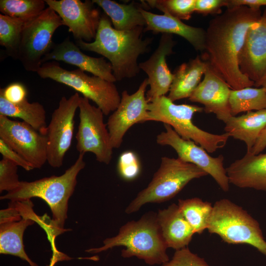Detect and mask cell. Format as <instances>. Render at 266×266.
<instances>
[{"label":"cell","instance_id":"6da1fadb","mask_svg":"<svg viewBox=\"0 0 266 266\" xmlns=\"http://www.w3.org/2000/svg\"><path fill=\"white\" fill-rule=\"evenodd\" d=\"M262 14L261 9L245 6L227 8L212 19L205 30L201 58L233 90L254 85L240 71L239 59L248 29Z\"/></svg>","mask_w":266,"mask_h":266},{"label":"cell","instance_id":"7a4b0ae2","mask_svg":"<svg viewBox=\"0 0 266 266\" xmlns=\"http://www.w3.org/2000/svg\"><path fill=\"white\" fill-rule=\"evenodd\" d=\"M144 27L130 31H118L106 14L101 15L93 41H75L83 50L95 52L107 59L116 81L136 76L139 72V57L149 50L152 39L143 38Z\"/></svg>","mask_w":266,"mask_h":266},{"label":"cell","instance_id":"3957f363","mask_svg":"<svg viewBox=\"0 0 266 266\" xmlns=\"http://www.w3.org/2000/svg\"><path fill=\"white\" fill-rule=\"evenodd\" d=\"M84 155L79 154L74 163L60 176L52 175L31 182L21 181L15 189L1 196L0 200L22 201L34 197L42 199L52 213L47 230L54 238L66 231L64 226L68 202L77 184V175L85 166Z\"/></svg>","mask_w":266,"mask_h":266},{"label":"cell","instance_id":"277c9868","mask_svg":"<svg viewBox=\"0 0 266 266\" xmlns=\"http://www.w3.org/2000/svg\"><path fill=\"white\" fill-rule=\"evenodd\" d=\"M103 244L101 247L86 251L98 253L122 246L125 247L121 253L124 258L135 256L150 265H162L169 260L157 213L153 212L146 213L137 221L124 224L116 235L104 239Z\"/></svg>","mask_w":266,"mask_h":266},{"label":"cell","instance_id":"5b68a950","mask_svg":"<svg viewBox=\"0 0 266 266\" xmlns=\"http://www.w3.org/2000/svg\"><path fill=\"white\" fill-rule=\"evenodd\" d=\"M146 121L163 122L170 125L182 138L192 140L212 153L226 145L230 135L228 133L216 134L204 131L193 122L196 113L203 107L196 105L174 103L166 96L157 98L148 103Z\"/></svg>","mask_w":266,"mask_h":266},{"label":"cell","instance_id":"8992f818","mask_svg":"<svg viewBox=\"0 0 266 266\" xmlns=\"http://www.w3.org/2000/svg\"><path fill=\"white\" fill-rule=\"evenodd\" d=\"M207 230L231 244H247L266 256V241L258 222L230 200L215 201Z\"/></svg>","mask_w":266,"mask_h":266},{"label":"cell","instance_id":"52a82bcc","mask_svg":"<svg viewBox=\"0 0 266 266\" xmlns=\"http://www.w3.org/2000/svg\"><path fill=\"white\" fill-rule=\"evenodd\" d=\"M208 175L194 164L180 159L163 157L160 166L148 186L138 193L125 209L137 212L147 203H161L175 197L191 180Z\"/></svg>","mask_w":266,"mask_h":266},{"label":"cell","instance_id":"ba28073f","mask_svg":"<svg viewBox=\"0 0 266 266\" xmlns=\"http://www.w3.org/2000/svg\"><path fill=\"white\" fill-rule=\"evenodd\" d=\"M36 73L41 78L50 79L82 94L94 101L105 115L115 111L120 103L121 97L113 82L88 75L80 69L67 70L51 61L42 64Z\"/></svg>","mask_w":266,"mask_h":266},{"label":"cell","instance_id":"9c48e42d","mask_svg":"<svg viewBox=\"0 0 266 266\" xmlns=\"http://www.w3.org/2000/svg\"><path fill=\"white\" fill-rule=\"evenodd\" d=\"M58 14L48 6L24 26L18 60L26 70L35 72L42 65V60L53 45L55 31L63 26Z\"/></svg>","mask_w":266,"mask_h":266},{"label":"cell","instance_id":"30bf717a","mask_svg":"<svg viewBox=\"0 0 266 266\" xmlns=\"http://www.w3.org/2000/svg\"><path fill=\"white\" fill-rule=\"evenodd\" d=\"M78 109L79 123L75 135L76 150L79 154L93 153L98 162L109 164L113 148L107 125L103 121L102 111L92 105L89 100L83 97H80Z\"/></svg>","mask_w":266,"mask_h":266},{"label":"cell","instance_id":"8fae6325","mask_svg":"<svg viewBox=\"0 0 266 266\" xmlns=\"http://www.w3.org/2000/svg\"><path fill=\"white\" fill-rule=\"evenodd\" d=\"M80 96L76 92L68 98L62 97L53 112L47 127V162L54 168L62 166L69 149L74 133V117Z\"/></svg>","mask_w":266,"mask_h":266},{"label":"cell","instance_id":"7c38bea8","mask_svg":"<svg viewBox=\"0 0 266 266\" xmlns=\"http://www.w3.org/2000/svg\"><path fill=\"white\" fill-rule=\"evenodd\" d=\"M166 131L156 137L157 143L161 145H168L173 148L182 161L198 166L210 175L225 192L230 189V182L226 168L224 166V157H212L202 147L192 140H187L180 136L168 124H164Z\"/></svg>","mask_w":266,"mask_h":266},{"label":"cell","instance_id":"4fadbf2b","mask_svg":"<svg viewBox=\"0 0 266 266\" xmlns=\"http://www.w3.org/2000/svg\"><path fill=\"white\" fill-rule=\"evenodd\" d=\"M0 139L32 167L40 168L47 162V137L30 125L0 115Z\"/></svg>","mask_w":266,"mask_h":266},{"label":"cell","instance_id":"5bb4252c","mask_svg":"<svg viewBox=\"0 0 266 266\" xmlns=\"http://www.w3.org/2000/svg\"><path fill=\"white\" fill-rule=\"evenodd\" d=\"M148 85L145 78L134 93L130 95L126 90L122 92L120 103L106 124L113 149L120 147L124 135L131 127L146 122L149 102L145 92Z\"/></svg>","mask_w":266,"mask_h":266},{"label":"cell","instance_id":"9a60e30c","mask_svg":"<svg viewBox=\"0 0 266 266\" xmlns=\"http://www.w3.org/2000/svg\"><path fill=\"white\" fill-rule=\"evenodd\" d=\"M61 18L75 41L95 39L101 16L92 0H45Z\"/></svg>","mask_w":266,"mask_h":266},{"label":"cell","instance_id":"2e32d148","mask_svg":"<svg viewBox=\"0 0 266 266\" xmlns=\"http://www.w3.org/2000/svg\"><path fill=\"white\" fill-rule=\"evenodd\" d=\"M172 34H162L157 49L148 59L139 63L140 69L147 75L149 90L146 94L148 102L169 92L173 73L166 64V57L173 54L175 45Z\"/></svg>","mask_w":266,"mask_h":266},{"label":"cell","instance_id":"e0dca14e","mask_svg":"<svg viewBox=\"0 0 266 266\" xmlns=\"http://www.w3.org/2000/svg\"><path fill=\"white\" fill-rule=\"evenodd\" d=\"M204 75L189 100L202 104L206 113L214 114L218 119L226 123L233 116L229 102L232 89L209 64Z\"/></svg>","mask_w":266,"mask_h":266},{"label":"cell","instance_id":"ac0fdd59","mask_svg":"<svg viewBox=\"0 0 266 266\" xmlns=\"http://www.w3.org/2000/svg\"><path fill=\"white\" fill-rule=\"evenodd\" d=\"M239 66L241 72L254 83L266 73V8L247 31Z\"/></svg>","mask_w":266,"mask_h":266},{"label":"cell","instance_id":"d6986e66","mask_svg":"<svg viewBox=\"0 0 266 266\" xmlns=\"http://www.w3.org/2000/svg\"><path fill=\"white\" fill-rule=\"evenodd\" d=\"M51 61H62L76 66L79 69L109 82L117 81L109 62L104 57L96 58L85 54L69 37H67L61 43H54L50 52L43 59L42 64Z\"/></svg>","mask_w":266,"mask_h":266},{"label":"cell","instance_id":"ffe728a7","mask_svg":"<svg viewBox=\"0 0 266 266\" xmlns=\"http://www.w3.org/2000/svg\"><path fill=\"white\" fill-rule=\"evenodd\" d=\"M22 216L18 221L0 224V253L18 257L27 261L30 266H38L26 254L23 237L26 228L39 219L33 210L30 200L15 203Z\"/></svg>","mask_w":266,"mask_h":266},{"label":"cell","instance_id":"44dd1931","mask_svg":"<svg viewBox=\"0 0 266 266\" xmlns=\"http://www.w3.org/2000/svg\"><path fill=\"white\" fill-rule=\"evenodd\" d=\"M230 183L240 188L266 191V153L246 152L226 168Z\"/></svg>","mask_w":266,"mask_h":266},{"label":"cell","instance_id":"7402d4cb","mask_svg":"<svg viewBox=\"0 0 266 266\" xmlns=\"http://www.w3.org/2000/svg\"><path fill=\"white\" fill-rule=\"evenodd\" d=\"M140 11L146 21L144 32L151 31L154 33L177 34L185 39L196 51L204 52L205 30L186 24L167 14H155L142 7Z\"/></svg>","mask_w":266,"mask_h":266},{"label":"cell","instance_id":"603a6c76","mask_svg":"<svg viewBox=\"0 0 266 266\" xmlns=\"http://www.w3.org/2000/svg\"><path fill=\"white\" fill-rule=\"evenodd\" d=\"M157 218L167 248L177 250L188 246L195 233L178 204L172 203L159 210Z\"/></svg>","mask_w":266,"mask_h":266},{"label":"cell","instance_id":"cb8c5ba5","mask_svg":"<svg viewBox=\"0 0 266 266\" xmlns=\"http://www.w3.org/2000/svg\"><path fill=\"white\" fill-rule=\"evenodd\" d=\"M208 64L199 56L181 64L173 73L167 97L173 102L189 98L201 82Z\"/></svg>","mask_w":266,"mask_h":266},{"label":"cell","instance_id":"d4e9b609","mask_svg":"<svg viewBox=\"0 0 266 266\" xmlns=\"http://www.w3.org/2000/svg\"><path fill=\"white\" fill-rule=\"evenodd\" d=\"M225 133L244 142L250 152L259 136L266 127V108L232 116L225 123Z\"/></svg>","mask_w":266,"mask_h":266},{"label":"cell","instance_id":"484cf974","mask_svg":"<svg viewBox=\"0 0 266 266\" xmlns=\"http://www.w3.org/2000/svg\"><path fill=\"white\" fill-rule=\"evenodd\" d=\"M101 8L110 18L113 28L118 31H130L146 26V21L140 11V6L132 2L121 4L111 0H92Z\"/></svg>","mask_w":266,"mask_h":266},{"label":"cell","instance_id":"4316f807","mask_svg":"<svg viewBox=\"0 0 266 266\" xmlns=\"http://www.w3.org/2000/svg\"><path fill=\"white\" fill-rule=\"evenodd\" d=\"M0 115L20 118L41 133L46 134V112L39 102H30L27 99L14 104L6 100L0 94Z\"/></svg>","mask_w":266,"mask_h":266},{"label":"cell","instance_id":"83f0119b","mask_svg":"<svg viewBox=\"0 0 266 266\" xmlns=\"http://www.w3.org/2000/svg\"><path fill=\"white\" fill-rule=\"evenodd\" d=\"M229 102L233 116L266 108V90L262 87L231 90Z\"/></svg>","mask_w":266,"mask_h":266},{"label":"cell","instance_id":"f1b7e54d","mask_svg":"<svg viewBox=\"0 0 266 266\" xmlns=\"http://www.w3.org/2000/svg\"><path fill=\"white\" fill-rule=\"evenodd\" d=\"M178 206L195 233L201 234L207 230L213 205L199 198L178 200Z\"/></svg>","mask_w":266,"mask_h":266},{"label":"cell","instance_id":"f546056e","mask_svg":"<svg viewBox=\"0 0 266 266\" xmlns=\"http://www.w3.org/2000/svg\"><path fill=\"white\" fill-rule=\"evenodd\" d=\"M27 21L16 17L0 14V45L6 54L18 60L22 33Z\"/></svg>","mask_w":266,"mask_h":266},{"label":"cell","instance_id":"4dcf8cb0","mask_svg":"<svg viewBox=\"0 0 266 266\" xmlns=\"http://www.w3.org/2000/svg\"><path fill=\"white\" fill-rule=\"evenodd\" d=\"M45 0H0L1 14L28 21L34 18L46 8Z\"/></svg>","mask_w":266,"mask_h":266},{"label":"cell","instance_id":"1f68e13d","mask_svg":"<svg viewBox=\"0 0 266 266\" xmlns=\"http://www.w3.org/2000/svg\"><path fill=\"white\" fill-rule=\"evenodd\" d=\"M196 0H149L148 5L180 20H188L195 11Z\"/></svg>","mask_w":266,"mask_h":266},{"label":"cell","instance_id":"d6a6232c","mask_svg":"<svg viewBox=\"0 0 266 266\" xmlns=\"http://www.w3.org/2000/svg\"><path fill=\"white\" fill-rule=\"evenodd\" d=\"M117 170L120 176L125 180L135 179L141 170V164L137 155L132 151L122 153L118 160Z\"/></svg>","mask_w":266,"mask_h":266},{"label":"cell","instance_id":"836d02e7","mask_svg":"<svg viewBox=\"0 0 266 266\" xmlns=\"http://www.w3.org/2000/svg\"><path fill=\"white\" fill-rule=\"evenodd\" d=\"M18 166L12 161L2 158L0 161V192L7 193L15 189L21 181L17 174Z\"/></svg>","mask_w":266,"mask_h":266},{"label":"cell","instance_id":"e575fe53","mask_svg":"<svg viewBox=\"0 0 266 266\" xmlns=\"http://www.w3.org/2000/svg\"><path fill=\"white\" fill-rule=\"evenodd\" d=\"M161 266H209L204 259L192 253L187 247L176 250L171 260Z\"/></svg>","mask_w":266,"mask_h":266},{"label":"cell","instance_id":"d590c367","mask_svg":"<svg viewBox=\"0 0 266 266\" xmlns=\"http://www.w3.org/2000/svg\"><path fill=\"white\" fill-rule=\"evenodd\" d=\"M0 94L8 101L16 104L27 99V90L20 82H13L0 89Z\"/></svg>","mask_w":266,"mask_h":266},{"label":"cell","instance_id":"8d00e7d4","mask_svg":"<svg viewBox=\"0 0 266 266\" xmlns=\"http://www.w3.org/2000/svg\"><path fill=\"white\" fill-rule=\"evenodd\" d=\"M227 6L228 0H196L195 12L203 16L220 15L222 13V8Z\"/></svg>","mask_w":266,"mask_h":266},{"label":"cell","instance_id":"74e56055","mask_svg":"<svg viewBox=\"0 0 266 266\" xmlns=\"http://www.w3.org/2000/svg\"><path fill=\"white\" fill-rule=\"evenodd\" d=\"M0 153L2 158L8 159L27 171L33 168L23 157L0 139Z\"/></svg>","mask_w":266,"mask_h":266},{"label":"cell","instance_id":"f35d334b","mask_svg":"<svg viewBox=\"0 0 266 266\" xmlns=\"http://www.w3.org/2000/svg\"><path fill=\"white\" fill-rule=\"evenodd\" d=\"M21 219L19 211L12 201L10 202L7 208L0 211V224L18 221Z\"/></svg>","mask_w":266,"mask_h":266},{"label":"cell","instance_id":"ab89813d","mask_svg":"<svg viewBox=\"0 0 266 266\" xmlns=\"http://www.w3.org/2000/svg\"><path fill=\"white\" fill-rule=\"evenodd\" d=\"M240 6L259 10L261 7L266 6V0H228L227 8Z\"/></svg>","mask_w":266,"mask_h":266},{"label":"cell","instance_id":"60d3db41","mask_svg":"<svg viewBox=\"0 0 266 266\" xmlns=\"http://www.w3.org/2000/svg\"><path fill=\"white\" fill-rule=\"evenodd\" d=\"M266 148V127L259 136L251 152L249 153L253 155H257L261 153Z\"/></svg>","mask_w":266,"mask_h":266},{"label":"cell","instance_id":"b9f144b4","mask_svg":"<svg viewBox=\"0 0 266 266\" xmlns=\"http://www.w3.org/2000/svg\"><path fill=\"white\" fill-rule=\"evenodd\" d=\"M256 87H262L266 90V73L264 76L258 82L254 83Z\"/></svg>","mask_w":266,"mask_h":266},{"label":"cell","instance_id":"7bdbcfd3","mask_svg":"<svg viewBox=\"0 0 266 266\" xmlns=\"http://www.w3.org/2000/svg\"><path fill=\"white\" fill-rule=\"evenodd\" d=\"M54 255L53 256L52 259H51L50 261V264L48 266H53L54 265L58 260L63 259L62 258H61V257L63 258H64V256H62H62L59 255L58 253H54Z\"/></svg>","mask_w":266,"mask_h":266}]
</instances>
